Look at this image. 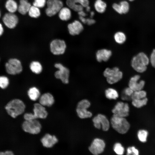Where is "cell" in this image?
Instances as JSON below:
<instances>
[{
    "label": "cell",
    "mask_w": 155,
    "mask_h": 155,
    "mask_svg": "<svg viewBox=\"0 0 155 155\" xmlns=\"http://www.w3.org/2000/svg\"><path fill=\"white\" fill-rule=\"evenodd\" d=\"M112 54L111 50L102 49L98 50L96 53V58L99 62H106L111 57Z\"/></svg>",
    "instance_id": "obj_20"
},
{
    "label": "cell",
    "mask_w": 155,
    "mask_h": 155,
    "mask_svg": "<svg viewBox=\"0 0 155 155\" xmlns=\"http://www.w3.org/2000/svg\"><path fill=\"white\" fill-rule=\"evenodd\" d=\"M113 150L117 154L121 155L123 154L124 149L121 144L119 143H115L113 147Z\"/></svg>",
    "instance_id": "obj_34"
},
{
    "label": "cell",
    "mask_w": 155,
    "mask_h": 155,
    "mask_svg": "<svg viewBox=\"0 0 155 155\" xmlns=\"http://www.w3.org/2000/svg\"><path fill=\"white\" fill-rule=\"evenodd\" d=\"M86 8V9L87 11H88L90 10V6L89 5L87 6Z\"/></svg>",
    "instance_id": "obj_49"
},
{
    "label": "cell",
    "mask_w": 155,
    "mask_h": 155,
    "mask_svg": "<svg viewBox=\"0 0 155 155\" xmlns=\"http://www.w3.org/2000/svg\"><path fill=\"white\" fill-rule=\"evenodd\" d=\"M9 84L8 78L6 76H0V88L4 89L6 88Z\"/></svg>",
    "instance_id": "obj_35"
},
{
    "label": "cell",
    "mask_w": 155,
    "mask_h": 155,
    "mask_svg": "<svg viewBox=\"0 0 155 155\" xmlns=\"http://www.w3.org/2000/svg\"><path fill=\"white\" fill-rule=\"evenodd\" d=\"M140 78L139 75H135L131 77L129 82V87L131 88L133 91L142 90L145 84L144 81L141 80L138 82Z\"/></svg>",
    "instance_id": "obj_16"
},
{
    "label": "cell",
    "mask_w": 155,
    "mask_h": 155,
    "mask_svg": "<svg viewBox=\"0 0 155 155\" xmlns=\"http://www.w3.org/2000/svg\"><path fill=\"white\" fill-rule=\"evenodd\" d=\"M148 134V131L146 130L142 129L139 130L137 133V137L139 140L142 142H146Z\"/></svg>",
    "instance_id": "obj_33"
},
{
    "label": "cell",
    "mask_w": 155,
    "mask_h": 155,
    "mask_svg": "<svg viewBox=\"0 0 155 155\" xmlns=\"http://www.w3.org/2000/svg\"><path fill=\"white\" fill-rule=\"evenodd\" d=\"M107 7L106 3L102 0H96L94 3V7L96 11L99 13H104Z\"/></svg>",
    "instance_id": "obj_27"
},
{
    "label": "cell",
    "mask_w": 155,
    "mask_h": 155,
    "mask_svg": "<svg viewBox=\"0 0 155 155\" xmlns=\"http://www.w3.org/2000/svg\"><path fill=\"white\" fill-rule=\"evenodd\" d=\"M113 9L117 13L119 14H123L121 6L120 4L117 3H114L112 5Z\"/></svg>",
    "instance_id": "obj_39"
},
{
    "label": "cell",
    "mask_w": 155,
    "mask_h": 155,
    "mask_svg": "<svg viewBox=\"0 0 155 155\" xmlns=\"http://www.w3.org/2000/svg\"><path fill=\"white\" fill-rule=\"evenodd\" d=\"M94 15V11H91L90 13V17L91 18H92Z\"/></svg>",
    "instance_id": "obj_48"
},
{
    "label": "cell",
    "mask_w": 155,
    "mask_h": 155,
    "mask_svg": "<svg viewBox=\"0 0 155 155\" xmlns=\"http://www.w3.org/2000/svg\"><path fill=\"white\" fill-rule=\"evenodd\" d=\"M129 108L128 104L119 102L116 104L112 111L113 114L125 117L129 115Z\"/></svg>",
    "instance_id": "obj_12"
},
{
    "label": "cell",
    "mask_w": 155,
    "mask_h": 155,
    "mask_svg": "<svg viewBox=\"0 0 155 155\" xmlns=\"http://www.w3.org/2000/svg\"><path fill=\"white\" fill-rule=\"evenodd\" d=\"M5 6L9 13H14L18 10V5L14 0H7L6 2Z\"/></svg>",
    "instance_id": "obj_26"
},
{
    "label": "cell",
    "mask_w": 155,
    "mask_h": 155,
    "mask_svg": "<svg viewBox=\"0 0 155 155\" xmlns=\"http://www.w3.org/2000/svg\"><path fill=\"white\" fill-rule=\"evenodd\" d=\"M28 13L29 16L33 18H37L40 15L39 8L33 5L31 6Z\"/></svg>",
    "instance_id": "obj_31"
},
{
    "label": "cell",
    "mask_w": 155,
    "mask_h": 155,
    "mask_svg": "<svg viewBox=\"0 0 155 155\" xmlns=\"http://www.w3.org/2000/svg\"><path fill=\"white\" fill-rule=\"evenodd\" d=\"M150 60L146 55L140 52L134 56L131 61V66L136 71L144 72L146 71Z\"/></svg>",
    "instance_id": "obj_2"
},
{
    "label": "cell",
    "mask_w": 155,
    "mask_h": 155,
    "mask_svg": "<svg viewBox=\"0 0 155 155\" xmlns=\"http://www.w3.org/2000/svg\"><path fill=\"white\" fill-rule=\"evenodd\" d=\"M78 13L80 16L85 17L86 15V13L83 10L78 12Z\"/></svg>",
    "instance_id": "obj_45"
},
{
    "label": "cell",
    "mask_w": 155,
    "mask_h": 155,
    "mask_svg": "<svg viewBox=\"0 0 155 155\" xmlns=\"http://www.w3.org/2000/svg\"><path fill=\"white\" fill-rule=\"evenodd\" d=\"M67 27L69 34L72 36L79 34L84 30L82 24L81 22L77 20H75L69 24Z\"/></svg>",
    "instance_id": "obj_19"
},
{
    "label": "cell",
    "mask_w": 155,
    "mask_h": 155,
    "mask_svg": "<svg viewBox=\"0 0 155 155\" xmlns=\"http://www.w3.org/2000/svg\"><path fill=\"white\" fill-rule=\"evenodd\" d=\"M1 12H0V16H1Z\"/></svg>",
    "instance_id": "obj_51"
},
{
    "label": "cell",
    "mask_w": 155,
    "mask_h": 155,
    "mask_svg": "<svg viewBox=\"0 0 155 155\" xmlns=\"http://www.w3.org/2000/svg\"><path fill=\"white\" fill-rule=\"evenodd\" d=\"M33 111V114L36 119L39 118L45 119L48 115L45 106L39 103H35L34 104Z\"/></svg>",
    "instance_id": "obj_17"
},
{
    "label": "cell",
    "mask_w": 155,
    "mask_h": 155,
    "mask_svg": "<svg viewBox=\"0 0 155 155\" xmlns=\"http://www.w3.org/2000/svg\"><path fill=\"white\" fill-rule=\"evenodd\" d=\"M105 94L106 97L109 99L115 100L119 97V94L117 91L112 88H108L105 91Z\"/></svg>",
    "instance_id": "obj_28"
},
{
    "label": "cell",
    "mask_w": 155,
    "mask_h": 155,
    "mask_svg": "<svg viewBox=\"0 0 155 155\" xmlns=\"http://www.w3.org/2000/svg\"><path fill=\"white\" fill-rule=\"evenodd\" d=\"M146 92L142 90L134 91L131 97L132 100L143 98L146 97Z\"/></svg>",
    "instance_id": "obj_30"
},
{
    "label": "cell",
    "mask_w": 155,
    "mask_h": 155,
    "mask_svg": "<svg viewBox=\"0 0 155 155\" xmlns=\"http://www.w3.org/2000/svg\"><path fill=\"white\" fill-rule=\"evenodd\" d=\"M46 0H34L33 5L39 8L43 7L46 3Z\"/></svg>",
    "instance_id": "obj_37"
},
{
    "label": "cell",
    "mask_w": 155,
    "mask_h": 155,
    "mask_svg": "<svg viewBox=\"0 0 155 155\" xmlns=\"http://www.w3.org/2000/svg\"><path fill=\"white\" fill-rule=\"evenodd\" d=\"M103 75L106 78L107 83L110 84L118 82L123 77L122 72L117 67L111 68H106L103 71Z\"/></svg>",
    "instance_id": "obj_4"
},
{
    "label": "cell",
    "mask_w": 155,
    "mask_h": 155,
    "mask_svg": "<svg viewBox=\"0 0 155 155\" xmlns=\"http://www.w3.org/2000/svg\"><path fill=\"white\" fill-rule=\"evenodd\" d=\"M31 5L27 0H20L18 11L21 14L25 15L28 12Z\"/></svg>",
    "instance_id": "obj_22"
},
{
    "label": "cell",
    "mask_w": 155,
    "mask_h": 155,
    "mask_svg": "<svg viewBox=\"0 0 155 155\" xmlns=\"http://www.w3.org/2000/svg\"><path fill=\"white\" fill-rule=\"evenodd\" d=\"M90 105L89 101L86 99L80 101L78 104L76 111L78 117L81 119H85L91 117L92 113L87 110Z\"/></svg>",
    "instance_id": "obj_9"
},
{
    "label": "cell",
    "mask_w": 155,
    "mask_h": 155,
    "mask_svg": "<svg viewBox=\"0 0 155 155\" xmlns=\"http://www.w3.org/2000/svg\"><path fill=\"white\" fill-rule=\"evenodd\" d=\"M23 130L25 132L32 134L39 133L42 128L41 125L37 120H25L22 125Z\"/></svg>",
    "instance_id": "obj_5"
},
{
    "label": "cell",
    "mask_w": 155,
    "mask_h": 155,
    "mask_svg": "<svg viewBox=\"0 0 155 155\" xmlns=\"http://www.w3.org/2000/svg\"><path fill=\"white\" fill-rule=\"evenodd\" d=\"M29 67L30 70L33 73L38 74L41 73L43 67L41 63L37 61H33L30 64Z\"/></svg>",
    "instance_id": "obj_25"
},
{
    "label": "cell",
    "mask_w": 155,
    "mask_h": 155,
    "mask_svg": "<svg viewBox=\"0 0 155 155\" xmlns=\"http://www.w3.org/2000/svg\"><path fill=\"white\" fill-rule=\"evenodd\" d=\"M40 141L44 147L50 148L57 143L58 140L55 135L46 133L41 138Z\"/></svg>",
    "instance_id": "obj_18"
},
{
    "label": "cell",
    "mask_w": 155,
    "mask_h": 155,
    "mask_svg": "<svg viewBox=\"0 0 155 155\" xmlns=\"http://www.w3.org/2000/svg\"><path fill=\"white\" fill-rule=\"evenodd\" d=\"M138 150L134 146L128 148L127 149V155H138L139 154Z\"/></svg>",
    "instance_id": "obj_38"
},
{
    "label": "cell",
    "mask_w": 155,
    "mask_h": 155,
    "mask_svg": "<svg viewBox=\"0 0 155 155\" xmlns=\"http://www.w3.org/2000/svg\"><path fill=\"white\" fill-rule=\"evenodd\" d=\"M54 67L58 69L54 73L55 78L60 80L64 84H68L70 75L69 69L60 63H55Z\"/></svg>",
    "instance_id": "obj_6"
},
{
    "label": "cell",
    "mask_w": 155,
    "mask_h": 155,
    "mask_svg": "<svg viewBox=\"0 0 155 155\" xmlns=\"http://www.w3.org/2000/svg\"><path fill=\"white\" fill-rule=\"evenodd\" d=\"M27 94L29 98L33 101L37 100L40 96L39 90L35 86L29 88L27 91Z\"/></svg>",
    "instance_id": "obj_23"
},
{
    "label": "cell",
    "mask_w": 155,
    "mask_h": 155,
    "mask_svg": "<svg viewBox=\"0 0 155 155\" xmlns=\"http://www.w3.org/2000/svg\"><path fill=\"white\" fill-rule=\"evenodd\" d=\"M79 18L82 23L85 24H86V18L84 17L79 16Z\"/></svg>",
    "instance_id": "obj_46"
},
{
    "label": "cell",
    "mask_w": 155,
    "mask_h": 155,
    "mask_svg": "<svg viewBox=\"0 0 155 155\" xmlns=\"http://www.w3.org/2000/svg\"><path fill=\"white\" fill-rule=\"evenodd\" d=\"M129 0L130 1H133L134 0Z\"/></svg>",
    "instance_id": "obj_50"
},
{
    "label": "cell",
    "mask_w": 155,
    "mask_h": 155,
    "mask_svg": "<svg viewBox=\"0 0 155 155\" xmlns=\"http://www.w3.org/2000/svg\"><path fill=\"white\" fill-rule=\"evenodd\" d=\"M47 7L45 10L46 15L51 17L59 13L63 7V3L61 0H47Z\"/></svg>",
    "instance_id": "obj_10"
},
{
    "label": "cell",
    "mask_w": 155,
    "mask_h": 155,
    "mask_svg": "<svg viewBox=\"0 0 155 155\" xmlns=\"http://www.w3.org/2000/svg\"></svg>",
    "instance_id": "obj_52"
},
{
    "label": "cell",
    "mask_w": 155,
    "mask_h": 155,
    "mask_svg": "<svg viewBox=\"0 0 155 155\" xmlns=\"http://www.w3.org/2000/svg\"><path fill=\"white\" fill-rule=\"evenodd\" d=\"M95 23V21L92 18H86V24L88 25H91Z\"/></svg>",
    "instance_id": "obj_43"
},
{
    "label": "cell",
    "mask_w": 155,
    "mask_h": 155,
    "mask_svg": "<svg viewBox=\"0 0 155 155\" xmlns=\"http://www.w3.org/2000/svg\"><path fill=\"white\" fill-rule=\"evenodd\" d=\"M5 108L9 115L12 118H15L24 113L26 106L21 100L15 99L9 102Z\"/></svg>",
    "instance_id": "obj_1"
},
{
    "label": "cell",
    "mask_w": 155,
    "mask_h": 155,
    "mask_svg": "<svg viewBox=\"0 0 155 155\" xmlns=\"http://www.w3.org/2000/svg\"><path fill=\"white\" fill-rule=\"evenodd\" d=\"M113 128L119 133L123 134L129 130L130 125L125 117L113 114L111 120Z\"/></svg>",
    "instance_id": "obj_3"
},
{
    "label": "cell",
    "mask_w": 155,
    "mask_h": 155,
    "mask_svg": "<svg viewBox=\"0 0 155 155\" xmlns=\"http://www.w3.org/2000/svg\"><path fill=\"white\" fill-rule=\"evenodd\" d=\"M94 127L97 129H100L102 126V130L107 131L109 128V121L104 115L98 114L94 117L92 119Z\"/></svg>",
    "instance_id": "obj_11"
},
{
    "label": "cell",
    "mask_w": 155,
    "mask_h": 155,
    "mask_svg": "<svg viewBox=\"0 0 155 155\" xmlns=\"http://www.w3.org/2000/svg\"><path fill=\"white\" fill-rule=\"evenodd\" d=\"M4 25L10 29L14 28L17 25L18 19L17 16L14 13H8L5 14L2 19Z\"/></svg>",
    "instance_id": "obj_15"
},
{
    "label": "cell",
    "mask_w": 155,
    "mask_h": 155,
    "mask_svg": "<svg viewBox=\"0 0 155 155\" xmlns=\"http://www.w3.org/2000/svg\"><path fill=\"white\" fill-rule=\"evenodd\" d=\"M13 152L11 151H6L5 152H0V155H13Z\"/></svg>",
    "instance_id": "obj_44"
},
{
    "label": "cell",
    "mask_w": 155,
    "mask_h": 155,
    "mask_svg": "<svg viewBox=\"0 0 155 155\" xmlns=\"http://www.w3.org/2000/svg\"><path fill=\"white\" fill-rule=\"evenodd\" d=\"M24 117L25 120L36 119L35 118L33 113H25L24 115Z\"/></svg>",
    "instance_id": "obj_42"
},
{
    "label": "cell",
    "mask_w": 155,
    "mask_h": 155,
    "mask_svg": "<svg viewBox=\"0 0 155 155\" xmlns=\"http://www.w3.org/2000/svg\"><path fill=\"white\" fill-rule=\"evenodd\" d=\"M67 47L65 42L63 40L56 39L52 40L50 44L51 52L54 55H59L65 53Z\"/></svg>",
    "instance_id": "obj_8"
},
{
    "label": "cell",
    "mask_w": 155,
    "mask_h": 155,
    "mask_svg": "<svg viewBox=\"0 0 155 155\" xmlns=\"http://www.w3.org/2000/svg\"><path fill=\"white\" fill-rule=\"evenodd\" d=\"M150 61L152 66L155 68V49L153 50L151 54Z\"/></svg>",
    "instance_id": "obj_41"
},
{
    "label": "cell",
    "mask_w": 155,
    "mask_h": 155,
    "mask_svg": "<svg viewBox=\"0 0 155 155\" xmlns=\"http://www.w3.org/2000/svg\"><path fill=\"white\" fill-rule=\"evenodd\" d=\"M133 91L129 87L125 88L123 91V93L124 94L127 96L131 97V95L133 93Z\"/></svg>",
    "instance_id": "obj_40"
},
{
    "label": "cell",
    "mask_w": 155,
    "mask_h": 155,
    "mask_svg": "<svg viewBox=\"0 0 155 155\" xmlns=\"http://www.w3.org/2000/svg\"><path fill=\"white\" fill-rule=\"evenodd\" d=\"M123 13L125 14L129 11V3L126 1H122L119 3Z\"/></svg>",
    "instance_id": "obj_36"
},
{
    "label": "cell",
    "mask_w": 155,
    "mask_h": 155,
    "mask_svg": "<svg viewBox=\"0 0 155 155\" xmlns=\"http://www.w3.org/2000/svg\"><path fill=\"white\" fill-rule=\"evenodd\" d=\"M4 32V29L2 24L0 23V36L3 34Z\"/></svg>",
    "instance_id": "obj_47"
},
{
    "label": "cell",
    "mask_w": 155,
    "mask_h": 155,
    "mask_svg": "<svg viewBox=\"0 0 155 155\" xmlns=\"http://www.w3.org/2000/svg\"><path fill=\"white\" fill-rule=\"evenodd\" d=\"M148 99L146 97L141 99H135L132 100V104L135 107L140 108L146 105L148 102Z\"/></svg>",
    "instance_id": "obj_32"
},
{
    "label": "cell",
    "mask_w": 155,
    "mask_h": 155,
    "mask_svg": "<svg viewBox=\"0 0 155 155\" xmlns=\"http://www.w3.org/2000/svg\"><path fill=\"white\" fill-rule=\"evenodd\" d=\"M59 16L63 21H67L71 17V12L69 7H63L59 12Z\"/></svg>",
    "instance_id": "obj_24"
},
{
    "label": "cell",
    "mask_w": 155,
    "mask_h": 155,
    "mask_svg": "<svg viewBox=\"0 0 155 155\" xmlns=\"http://www.w3.org/2000/svg\"><path fill=\"white\" fill-rule=\"evenodd\" d=\"M66 3L69 8L78 12L89 5V3L88 0H67Z\"/></svg>",
    "instance_id": "obj_14"
},
{
    "label": "cell",
    "mask_w": 155,
    "mask_h": 155,
    "mask_svg": "<svg viewBox=\"0 0 155 155\" xmlns=\"http://www.w3.org/2000/svg\"><path fill=\"white\" fill-rule=\"evenodd\" d=\"M105 146V143L103 140L96 138L92 141L89 150L92 154L97 155L103 152Z\"/></svg>",
    "instance_id": "obj_13"
},
{
    "label": "cell",
    "mask_w": 155,
    "mask_h": 155,
    "mask_svg": "<svg viewBox=\"0 0 155 155\" xmlns=\"http://www.w3.org/2000/svg\"><path fill=\"white\" fill-rule=\"evenodd\" d=\"M115 42L118 44H123L126 40V36L125 34L122 32H117L115 33L114 36Z\"/></svg>",
    "instance_id": "obj_29"
},
{
    "label": "cell",
    "mask_w": 155,
    "mask_h": 155,
    "mask_svg": "<svg viewBox=\"0 0 155 155\" xmlns=\"http://www.w3.org/2000/svg\"><path fill=\"white\" fill-rule=\"evenodd\" d=\"M39 102V103L44 106L50 107L54 104L55 99L51 93L47 92L40 95Z\"/></svg>",
    "instance_id": "obj_21"
},
{
    "label": "cell",
    "mask_w": 155,
    "mask_h": 155,
    "mask_svg": "<svg viewBox=\"0 0 155 155\" xmlns=\"http://www.w3.org/2000/svg\"><path fill=\"white\" fill-rule=\"evenodd\" d=\"M6 70L9 74L15 75L21 73L23 67L20 61L16 58H11L5 64Z\"/></svg>",
    "instance_id": "obj_7"
}]
</instances>
